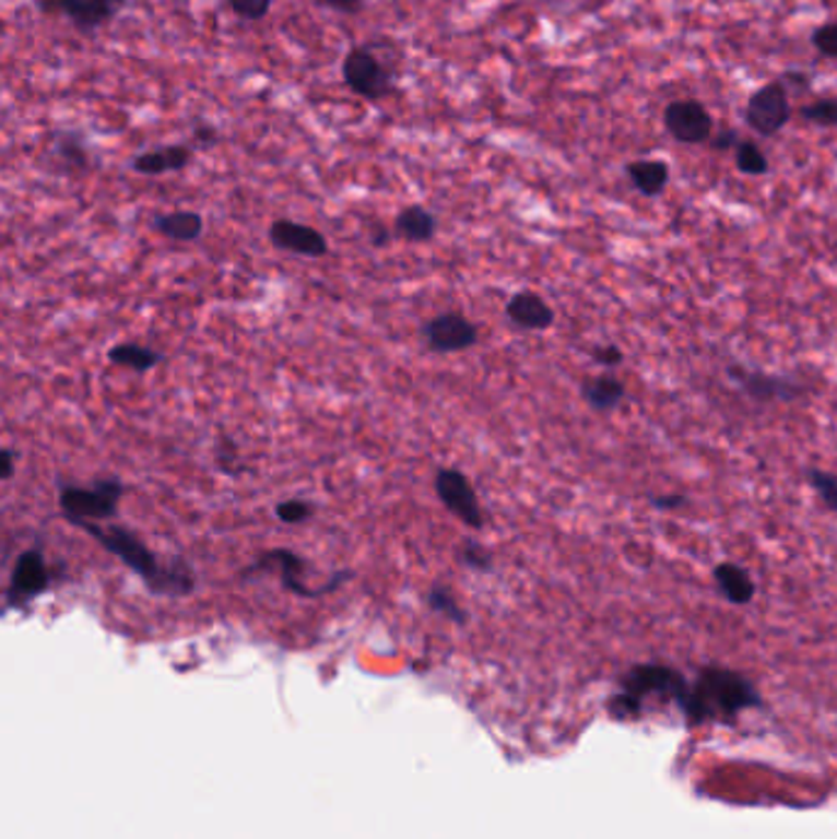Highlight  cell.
<instances>
[{"label":"cell","instance_id":"6da1fadb","mask_svg":"<svg viewBox=\"0 0 837 839\" xmlns=\"http://www.w3.org/2000/svg\"><path fill=\"white\" fill-rule=\"evenodd\" d=\"M74 525L92 535L106 553H111L114 557L121 559L128 569H133L155 596H187L194 592L197 575L185 557H173L167 559V563H161L157 555L141 541V537L131 531H126L121 525H104V523H86V521L74 523Z\"/></svg>","mask_w":837,"mask_h":839},{"label":"cell","instance_id":"7a4b0ae2","mask_svg":"<svg viewBox=\"0 0 837 839\" xmlns=\"http://www.w3.org/2000/svg\"><path fill=\"white\" fill-rule=\"evenodd\" d=\"M756 705L759 695L746 677L724 667H705L695 685H691L683 709L693 722H707L717 717H734Z\"/></svg>","mask_w":837,"mask_h":839},{"label":"cell","instance_id":"3957f363","mask_svg":"<svg viewBox=\"0 0 837 839\" xmlns=\"http://www.w3.org/2000/svg\"><path fill=\"white\" fill-rule=\"evenodd\" d=\"M622 687L624 693L612 699V709L616 717L639 714L644 697H656V695L661 699H673V702L683 707L687 693H691V685L685 683V677L681 673L673 671L669 665H656V663L632 667V671L624 675Z\"/></svg>","mask_w":837,"mask_h":839},{"label":"cell","instance_id":"277c9868","mask_svg":"<svg viewBox=\"0 0 837 839\" xmlns=\"http://www.w3.org/2000/svg\"><path fill=\"white\" fill-rule=\"evenodd\" d=\"M344 84L368 104L391 98L396 88V72L388 67L372 45H354L342 62Z\"/></svg>","mask_w":837,"mask_h":839},{"label":"cell","instance_id":"5b68a950","mask_svg":"<svg viewBox=\"0 0 837 839\" xmlns=\"http://www.w3.org/2000/svg\"><path fill=\"white\" fill-rule=\"evenodd\" d=\"M123 496L121 478H96L92 486H62L59 508L69 523H102L114 518Z\"/></svg>","mask_w":837,"mask_h":839},{"label":"cell","instance_id":"8992f818","mask_svg":"<svg viewBox=\"0 0 837 839\" xmlns=\"http://www.w3.org/2000/svg\"><path fill=\"white\" fill-rule=\"evenodd\" d=\"M310 569H313V565L307 563L303 555H297L293 551H285V547H275V551L263 553L261 557L254 559V563L248 565L246 569H241L238 579H241V582H248V579L278 572V577H281V584L287 589V592H293L297 596H305V599L325 596L322 589L310 587L305 582L307 575H310Z\"/></svg>","mask_w":837,"mask_h":839},{"label":"cell","instance_id":"52a82bcc","mask_svg":"<svg viewBox=\"0 0 837 839\" xmlns=\"http://www.w3.org/2000/svg\"><path fill=\"white\" fill-rule=\"evenodd\" d=\"M435 494L440 498L443 506L450 511L457 521H462L472 531H482L484 528V511L480 498H476L474 486L470 484L460 469H440L435 474Z\"/></svg>","mask_w":837,"mask_h":839},{"label":"cell","instance_id":"ba28073f","mask_svg":"<svg viewBox=\"0 0 837 839\" xmlns=\"http://www.w3.org/2000/svg\"><path fill=\"white\" fill-rule=\"evenodd\" d=\"M425 346L435 354H457L480 342V329L460 312H445L427 319L421 329Z\"/></svg>","mask_w":837,"mask_h":839},{"label":"cell","instance_id":"9c48e42d","mask_svg":"<svg viewBox=\"0 0 837 839\" xmlns=\"http://www.w3.org/2000/svg\"><path fill=\"white\" fill-rule=\"evenodd\" d=\"M49 584H52V572H49L45 563V555L39 551L20 553L13 565V572H10L5 604L25 606L39 594H45Z\"/></svg>","mask_w":837,"mask_h":839},{"label":"cell","instance_id":"30bf717a","mask_svg":"<svg viewBox=\"0 0 837 839\" xmlns=\"http://www.w3.org/2000/svg\"><path fill=\"white\" fill-rule=\"evenodd\" d=\"M791 104L789 92L781 82H771L756 92L746 104V123L759 135H776L789 123Z\"/></svg>","mask_w":837,"mask_h":839},{"label":"cell","instance_id":"8fae6325","mask_svg":"<svg viewBox=\"0 0 837 839\" xmlns=\"http://www.w3.org/2000/svg\"><path fill=\"white\" fill-rule=\"evenodd\" d=\"M37 8L45 15H64L79 33H96L114 23V17L121 13L108 0H37Z\"/></svg>","mask_w":837,"mask_h":839},{"label":"cell","instance_id":"7c38bea8","mask_svg":"<svg viewBox=\"0 0 837 839\" xmlns=\"http://www.w3.org/2000/svg\"><path fill=\"white\" fill-rule=\"evenodd\" d=\"M268 238H271L278 251H287L303 258H322L330 251V244H327L322 232L300 222H291V218L273 222L271 228H268Z\"/></svg>","mask_w":837,"mask_h":839},{"label":"cell","instance_id":"4fadbf2b","mask_svg":"<svg viewBox=\"0 0 837 839\" xmlns=\"http://www.w3.org/2000/svg\"><path fill=\"white\" fill-rule=\"evenodd\" d=\"M663 123L669 128V133L677 140V143H705L712 135V118L705 111L703 104L691 102H673L669 108H665Z\"/></svg>","mask_w":837,"mask_h":839},{"label":"cell","instance_id":"5bb4252c","mask_svg":"<svg viewBox=\"0 0 837 839\" xmlns=\"http://www.w3.org/2000/svg\"><path fill=\"white\" fill-rule=\"evenodd\" d=\"M732 381L742 388V391L752 398V401L759 403H771V401H793L799 395V386L786 381V378L779 376H769L762 371H746L742 366H730L727 368Z\"/></svg>","mask_w":837,"mask_h":839},{"label":"cell","instance_id":"9a60e30c","mask_svg":"<svg viewBox=\"0 0 837 839\" xmlns=\"http://www.w3.org/2000/svg\"><path fill=\"white\" fill-rule=\"evenodd\" d=\"M506 317L508 322L516 324L518 329H526V332H543V329H551L555 322L553 307L547 305L541 295L528 293V289L526 293H516L508 299Z\"/></svg>","mask_w":837,"mask_h":839},{"label":"cell","instance_id":"2e32d148","mask_svg":"<svg viewBox=\"0 0 837 839\" xmlns=\"http://www.w3.org/2000/svg\"><path fill=\"white\" fill-rule=\"evenodd\" d=\"M192 157H194L192 147L182 143H173V145L145 150V153L135 155L131 167L138 175L161 177L167 173H179V169H185L189 163H192Z\"/></svg>","mask_w":837,"mask_h":839},{"label":"cell","instance_id":"e0dca14e","mask_svg":"<svg viewBox=\"0 0 837 839\" xmlns=\"http://www.w3.org/2000/svg\"><path fill=\"white\" fill-rule=\"evenodd\" d=\"M712 577H715V584L717 589H720L722 596L727 599L730 604H736V606H744L750 604L754 594H756V584L754 579L750 577V572H746L744 567L734 565V563H720L715 569H712Z\"/></svg>","mask_w":837,"mask_h":839},{"label":"cell","instance_id":"ac0fdd59","mask_svg":"<svg viewBox=\"0 0 837 839\" xmlns=\"http://www.w3.org/2000/svg\"><path fill=\"white\" fill-rule=\"evenodd\" d=\"M626 395L624 383L614 374H600L594 378H587L582 383V398L585 403L597 413H612L622 405Z\"/></svg>","mask_w":837,"mask_h":839},{"label":"cell","instance_id":"d6986e66","mask_svg":"<svg viewBox=\"0 0 837 839\" xmlns=\"http://www.w3.org/2000/svg\"><path fill=\"white\" fill-rule=\"evenodd\" d=\"M396 234L413 244H425L437 234V218L421 204H411L398 212L393 222Z\"/></svg>","mask_w":837,"mask_h":839},{"label":"cell","instance_id":"ffe728a7","mask_svg":"<svg viewBox=\"0 0 837 839\" xmlns=\"http://www.w3.org/2000/svg\"><path fill=\"white\" fill-rule=\"evenodd\" d=\"M157 232H161L169 241L177 244H189L197 241L204 232V218L197 212H189V209H179V212H169L161 214L153 224Z\"/></svg>","mask_w":837,"mask_h":839},{"label":"cell","instance_id":"44dd1931","mask_svg":"<svg viewBox=\"0 0 837 839\" xmlns=\"http://www.w3.org/2000/svg\"><path fill=\"white\" fill-rule=\"evenodd\" d=\"M52 155L59 159L67 173H84L89 169V147L86 138L79 131H59L55 135Z\"/></svg>","mask_w":837,"mask_h":839},{"label":"cell","instance_id":"7402d4cb","mask_svg":"<svg viewBox=\"0 0 837 839\" xmlns=\"http://www.w3.org/2000/svg\"><path fill=\"white\" fill-rule=\"evenodd\" d=\"M626 173H629L632 185L646 197L661 194L671 175L663 159H636V163H629Z\"/></svg>","mask_w":837,"mask_h":839},{"label":"cell","instance_id":"603a6c76","mask_svg":"<svg viewBox=\"0 0 837 839\" xmlns=\"http://www.w3.org/2000/svg\"><path fill=\"white\" fill-rule=\"evenodd\" d=\"M161 354L155 352V348L151 346H143V344H133V342H126V344H116L108 348V362L121 366V368H128V371H135V374H145V371H153V368L161 364Z\"/></svg>","mask_w":837,"mask_h":839},{"label":"cell","instance_id":"cb8c5ba5","mask_svg":"<svg viewBox=\"0 0 837 839\" xmlns=\"http://www.w3.org/2000/svg\"><path fill=\"white\" fill-rule=\"evenodd\" d=\"M425 599H427V606H431L433 612L443 614L447 618H452V622H457V624H464L467 622L464 608L460 606V602H457V596L447 587L435 584L431 592H427Z\"/></svg>","mask_w":837,"mask_h":839},{"label":"cell","instance_id":"d4e9b609","mask_svg":"<svg viewBox=\"0 0 837 839\" xmlns=\"http://www.w3.org/2000/svg\"><path fill=\"white\" fill-rule=\"evenodd\" d=\"M736 167L744 175H764L769 169V159H766L759 145L746 140V143L736 145Z\"/></svg>","mask_w":837,"mask_h":839},{"label":"cell","instance_id":"484cf974","mask_svg":"<svg viewBox=\"0 0 837 839\" xmlns=\"http://www.w3.org/2000/svg\"><path fill=\"white\" fill-rule=\"evenodd\" d=\"M315 513V506L303 501V498H287V501H281L275 506V516L278 521L285 525H300L307 523Z\"/></svg>","mask_w":837,"mask_h":839},{"label":"cell","instance_id":"4316f807","mask_svg":"<svg viewBox=\"0 0 837 839\" xmlns=\"http://www.w3.org/2000/svg\"><path fill=\"white\" fill-rule=\"evenodd\" d=\"M809 482L815 488V494L821 496L823 506L830 508L833 513H837V474L823 472V469H811Z\"/></svg>","mask_w":837,"mask_h":839},{"label":"cell","instance_id":"83f0119b","mask_svg":"<svg viewBox=\"0 0 837 839\" xmlns=\"http://www.w3.org/2000/svg\"><path fill=\"white\" fill-rule=\"evenodd\" d=\"M457 557H460V563L464 567L474 569V572H490L492 565H494L492 553L486 551L482 543H476V541H464L460 545V551H457Z\"/></svg>","mask_w":837,"mask_h":839},{"label":"cell","instance_id":"f1b7e54d","mask_svg":"<svg viewBox=\"0 0 837 839\" xmlns=\"http://www.w3.org/2000/svg\"><path fill=\"white\" fill-rule=\"evenodd\" d=\"M801 116L818 126H837V98H818V102L803 106Z\"/></svg>","mask_w":837,"mask_h":839},{"label":"cell","instance_id":"f546056e","mask_svg":"<svg viewBox=\"0 0 837 839\" xmlns=\"http://www.w3.org/2000/svg\"><path fill=\"white\" fill-rule=\"evenodd\" d=\"M275 0H226V5L232 8V13L241 20H248V23H256V20H263L268 13H271Z\"/></svg>","mask_w":837,"mask_h":839},{"label":"cell","instance_id":"4dcf8cb0","mask_svg":"<svg viewBox=\"0 0 837 839\" xmlns=\"http://www.w3.org/2000/svg\"><path fill=\"white\" fill-rule=\"evenodd\" d=\"M216 464L224 474H232V476L244 472V469L238 466V449L228 437H222V442L216 447Z\"/></svg>","mask_w":837,"mask_h":839},{"label":"cell","instance_id":"1f68e13d","mask_svg":"<svg viewBox=\"0 0 837 839\" xmlns=\"http://www.w3.org/2000/svg\"><path fill=\"white\" fill-rule=\"evenodd\" d=\"M813 45L818 47L821 55L837 59V23H828V25L815 29Z\"/></svg>","mask_w":837,"mask_h":839},{"label":"cell","instance_id":"d6a6232c","mask_svg":"<svg viewBox=\"0 0 837 839\" xmlns=\"http://www.w3.org/2000/svg\"><path fill=\"white\" fill-rule=\"evenodd\" d=\"M313 3L320 5V8H327V10H334V13H339V15H349V17L364 13V8H366V0H313Z\"/></svg>","mask_w":837,"mask_h":839},{"label":"cell","instance_id":"836d02e7","mask_svg":"<svg viewBox=\"0 0 837 839\" xmlns=\"http://www.w3.org/2000/svg\"><path fill=\"white\" fill-rule=\"evenodd\" d=\"M592 362L600 364V366H606V368H616L622 362H624V352L620 346L614 344H602V346H594L592 348Z\"/></svg>","mask_w":837,"mask_h":839},{"label":"cell","instance_id":"e575fe53","mask_svg":"<svg viewBox=\"0 0 837 839\" xmlns=\"http://www.w3.org/2000/svg\"><path fill=\"white\" fill-rule=\"evenodd\" d=\"M192 138H194V143H197V145L212 147V145H216L219 131H216L214 126H209V123H197V126H194V131H192Z\"/></svg>","mask_w":837,"mask_h":839},{"label":"cell","instance_id":"d590c367","mask_svg":"<svg viewBox=\"0 0 837 839\" xmlns=\"http://www.w3.org/2000/svg\"><path fill=\"white\" fill-rule=\"evenodd\" d=\"M687 498L681 494H669V496H653L651 506L661 508V511H677V508L685 506Z\"/></svg>","mask_w":837,"mask_h":839},{"label":"cell","instance_id":"8d00e7d4","mask_svg":"<svg viewBox=\"0 0 837 839\" xmlns=\"http://www.w3.org/2000/svg\"><path fill=\"white\" fill-rule=\"evenodd\" d=\"M0 459H3V478L5 482H10V478H13V474H15V452L13 449H3Z\"/></svg>","mask_w":837,"mask_h":839},{"label":"cell","instance_id":"74e56055","mask_svg":"<svg viewBox=\"0 0 837 839\" xmlns=\"http://www.w3.org/2000/svg\"><path fill=\"white\" fill-rule=\"evenodd\" d=\"M712 147L715 150H730V147H736V133L732 131H724L717 138H712Z\"/></svg>","mask_w":837,"mask_h":839},{"label":"cell","instance_id":"f35d334b","mask_svg":"<svg viewBox=\"0 0 837 839\" xmlns=\"http://www.w3.org/2000/svg\"><path fill=\"white\" fill-rule=\"evenodd\" d=\"M388 241H391V232H388L386 226H374V232H372V244H374V246H386Z\"/></svg>","mask_w":837,"mask_h":839}]
</instances>
